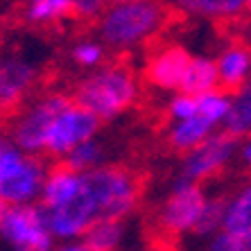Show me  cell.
Listing matches in <instances>:
<instances>
[{
    "label": "cell",
    "mask_w": 251,
    "mask_h": 251,
    "mask_svg": "<svg viewBox=\"0 0 251 251\" xmlns=\"http://www.w3.org/2000/svg\"><path fill=\"white\" fill-rule=\"evenodd\" d=\"M156 251H176V249H172V247H161V249H156Z\"/></svg>",
    "instance_id": "cell-29"
},
{
    "label": "cell",
    "mask_w": 251,
    "mask_h": 251,
    "mask_svg": "<svg viewBox=\"0 0 251 251\" xmlns=\"http://www.w3.org/2000/svg\"><path fill=\"white\" fill-rule=\"evenodd\" d=\"M100 131V120L84 109L75 98H68L52 116L43 138V154L52 158H66L77 145L95 138Z\"/></svg>",
    "instance_id": "cell-6"
},
{
    "label": "cell",
    "mask_w": 251,
    "mask_h": 251,
    "mask_svg": "<svg viewBox=\"0 0 251 251\" xmlns=\"http://www.w3.org/2000/svg\"><path fill=\"white\" fill-rule=\"evenodd\" d=\"M213 61L217 68L220 88L235 91V88L245 86L247 82H251V48L245 43L233 41L222 46Z\"/></svg>",
    "instance_id": "cell-13"
},
{
    "label": "cell",
    "mask_w": 251,
    "mask_h": 251,
    "mask_svg": "<svg viewBox=\"0 0 251 251\" xmlns=\"http://www.w3.org/2000/svg\"><path fill=\"white\" fill-rule=\"evenodd\" d=\"M123 235L125 228L120 220H98L86 228L82 242L88 251H118Z\"/></svg>",
    "instance_id": "cell-19"
},
{
    "label": "cell",
    "mask_w": 251,
    "mask_h": 251,
    "mask_svg": "<svg viewBox=\"0 0 251 251\" xmlns=\"http://www.w3.org/2000/svg\"><path fill=\"white\" fill-rule=\"evenodd\" d=\"M193 54L181 43H163L154 48L145 61V79L150 86L163 93H181Z\"/></svg>",
    "instance_id": "cell-12"
},
{
    "label": "cell",
    "mask_w": 251,
    "mask_h": 251,
    "mask_svg": "<svg viewBox=\"0 0 251 251\" xmlns=\"http://www.w3.org/2000/svg\"><path fill=\"white\" fill-rule=\"evenodd\" d=\"M2 143H5V138H0V150H2Z\"/></svg>",
    "instance_id": "cell-30"
},
{
    "label": "cell",
    "mask_w": 251,
    "mask_h": 251,
    "mask_svg": "<svg viewBox=\"0 0 251 251\" xmlns=\"http://www.w3.org/2000/svg\"><path fill=\"white\" fill-rule=\"evenodd\" d=\"M106 54H109V50H106V46L100 41L98 36H82L68 50L70 64L75 68L84 70V73H91V70L104 66Z\"/></svg>",
    "instance_id": "cell-20"
},
{
    "label": "cell",
    "mask_w": 251,
    "mask_h": 251,
    "mask_svg": "<svg viewBox=\"0 0 251 251\" xmlns=\"http://www.w3.org/2000/svg\"><path fill=\"white\" fill-rule=\"evenodd\" d=\"M168 18V7L161 0L109 2L106 12L95 21L98 39L111 52H136L156 41L158 34H163Z\"/></svg>",
    "instance_id": "cell-1"
},
{
    "label": "cell",
    "mask_w": 251,
    "mask_h": 251,
    "mask_svg": "<svg viewBox=\"0 0 251 251\" xmlns=\"http://www.w3.org/2000/svg\"><path fill=\"white\" fill-rule=\"evenodd\" d=\"M86 186L98 206L100 220H120L131 215L140 201V179L120 165H100L84 172Z\"/></svg>",
    "instance_id": "cell-4"
},
{
    "label": "cell",
    "mask_w": 251,
    "mask_h": 251,
    "mask_svg": "<svg viewBox=\"0 0 251 251\" xmlns=\"http://www.w3.org/2000/svg\"><path fill=\"white\" fill-rule=\"evenodd\" d=\"M168 145L175 152H190L224 127L228 113V95L222 88L208 93H175L165 104Z\"/></svg>",
    "instance_id": "cell-2"
},
{
    "label": "cell",
    "mask_w": 251,
    "mask_h": 251,
    "mask_svg": "<svg viewBox=\"0 0 251 251\" xmlns=\"http://www.w3.org/2000/svg\"><path fill=\"white\" fill-rule=\"evenodd\" d=\"M140 77L125 61H106L84 73L75 86V100L93 113L100 123L116 120L131 111L140 100Z\"/></svg>",
    "instance_id": "cell-3"
},
{
    "label": "cell",
    "mask_w": 251,
    "mask_h": 251,
    "mask_svg": "<svg viewBox=\"0 0 251 251\" xmlns=\"http://www.w3.org/2000/svg\"><path fill=\"white\" fill-rule=\"evenodd\" d=\"M235 161H238V163L242 165L245 170H249V172H251V138H247V140H242V143H238Z\"/></svg>",
    "instance_id": "cell-25"
},
{
    "label": "cell",
    "mask_w": 251,
    "mask_h": 251,
    "mask_svg": "<svg viewBox=\"0 0 251 251\" xmlns=\"http://www.w3.org/2000/svg\"><path fill=\"white\" fill-rule=\"evenodd\" d=\"M238 138L226 131H217L206 138L201 145L183 154L181 158V176L195 183H204L215 179L235 161Z\"/></svg>",
    "instance_id": "cell-11"
},
{
    "label": "cell",
    "mask_w": 251,
    "mask_h": 251,
    "mask_svg": "<svg viewBox=\"0 0 251 251\" xmlns=\"http://www.w3.org/2000/svg\"><path fill=\"white\" fill-rule=\"evenodd\" d=\"M245 12L251 14V0H245Z\"/></svg>",
    "instance_id": "cell-28"
},
{
    "label": "cell",
    "mask_w": 251,
    "mask_h": 251,
    "mask_svg": "<svg viewBox=\"0 0 251 251\" xmlns=\"http://www.w3.org/2000/svg\"><path fill=\"white\" fill-rule=\"evenodd\" d=\"M70 95L59 93V91H48L32 98L25 106H21L12 123V143L21 147L23 152L41 156L43 154V138L46 129L52 120V116L59 111Z\"/></svg>",
    "instance_id": "cell-8"
},
{
    "label": "cell",
    "mask_w": 251,
    "mask_h": 251,
    "mask_svg": "<svg viewBox=\"0 0 251 251\" xmlns=\"http://www.w3.org/2000/svg\"><path fill=\"white\" fill-rule=\"evenodd\" d=\"M46 175L48 170L41 158L23 152L5 138L0 150V197L7 206L32 204L41 197Z\"/></svg>",
    "instance_id": "cell-5"
},
{
    "label": "cell",
    "mask_w": 251,
    "mask_h": 251,
    "mask_svg": "<svg viewBox=\"0 0 251 251\" xmlns=\"http://www.w3.org/2000/svg\"><path fill=\"white\" fill-rule=\"evenodd\" d=\"M111 2H125V0H111Z\"/></svg>",
    "instance_id": "cell-32"
},
{
    "label": "cell",
    "mask_w": 251,
    "mask_h": 251,
    "mask_svg": "<svg viewBox=\"0 0 251 251\" xmlns=\"http://www.w3.org/2000/svg\"><path fill=\"white\" fill-rule=\"evenodd\" d=\"M217 88H220V79H217L215 61L210 57H193L190 66H188L186 79H183L181 93L199 95L208 93V91H217Z\"/></svg>",
    "instance_id": "cell-18"
},
{
    "label": "cell",
    "mask_w": 251,
    "mask_h": 251,
    "mask_svg": "<svg viewBox=\"0 0 251 251\" xmlns=\"http://www.w3.org/2000/svg\"><path fill=\"white\" fill-rule=\"evenodd\" d=\"M23 18L34 27H52L70 16V0H25Z\"/></svg>",
    "instance_id": "cell-17"
},
{
    "label": "cell",
    "mask_w": 251,
    "mask_h": 251,
    "mask_svg": "<svg viewBox=\"0 0 251 251\" xmlns=\"http://www.w3.org/2000/svg\"><path fill=\"white\" fill-rule=\"evenodd\" d=\"M0 127H2V113H0Z\"/></svg>",
    "instance_id": "cell-31"
},
{
    "label": "cell",
    "mask_w": 251,
    "mask_h": 251,
    "mask_svg": "<svg viewBox=\"0 0 251 251\" xmlns=\"http://www.w3.org/2000/svg\"><path fill=\"white\" fill-rule=\"evenodd\" d=\"M5 210H7V204L2 201V197H0V222H2V215H5Z\"/></svg>",
    "instance_id": "cell-27"
},
{
    "label": "cell",
    "mask_w": 251,
    "mask_h": 251,
    "mask_svg": "<svg viewBox=\"0 0 251 251\" xmlns=\"http://www.w3.org/2000/svg\"><path fill=\"white\" fill-rule=\"evenodd\" d=\"M176 12L188 18L228 23L245 14V0H175Z\"/></svg>",
    "instance_id": "cell-14"
},
{
    "label": "cell",
    "mask_w": 251,
    "mask_h": 251,
    "mask_svg": "<svg viewBox=\"0 0 251 251\" xmlns=\"http://www.w3.org/2000/svg\"><path fill=\"white\" fill-rule=\"evenodd\" d=\"M104 161V147L98 138H91L82 145H77L68 156L64 158V165H68L75 172H91V170L100 168Z\"/></svg>",
    "instance_id": "cell-21"
},
{
    "label": "cell",
    "mask_w": 251,
    "mask_h": 251,
    "mask_svg": "<svg viewBox=\"0 0 251 251\" xmlns=\"http://www.w3.org/2000/svg\"><path fill=\"white\" fill-rule=\"evenodd\" d=\"M249 138H251V136H249Z\"/></svg>",
    "instance_id": "cell-33"
},
{
    "label": "cell",
    "mask_w": 251,
    "mask_h": 251,
    "mask_svg": "<svg viewBox=\"0 0 251 251\" xmlns=\"http://www.w3.org/2000/svg\"><path fill=\"white\" fill-rule=\"evenodd\" d=\"M208 251H251V235L247 233H231V231H220L210 238Z\"/></svg>",
    "instance_id": "cell-23"
},
{
    "label": "cell",
    "mask_w": 251,
    "mask_h": 251,
    "mask_svg": "<svg viewBox=\"0 0 251 251\" xmlns=\"http://www.w3.org/2000/svg\"><path fill=\"white\" fill-rule=\"evenodd\" d=\"M206 193L201 183H195L190 179H176L175 186L165 195L163 204L158 208V226L170 235L193 233L197 226L201 210L206 206Z\"/></svg>",
    "instance_id": "cell-10"
},
{
    "label": "cell",
    "mask_w": 251,
    "mask_h": 251,
    "mask_svg": "<svg viewBox=\"0 0 251 251\" xmlns=\"http://www.w3.org/2000/svg\"><path fill=\"white\" fill-rule=\"evenodd\" d=\"M111 0H70V16L77 21H98Z\"/></svg>",
    "instance_id": "cell-24"
},
{
    "label": "cell",
    "mask_w": 251,
    "mask_h": 251,
    "mask_svg": "<svg viewBox=\"0 0 251 251\" xmlns=\"http://www.w3.org/2000/svg\"><path fill=\"white\" fill-rule=\"evenodd\" d=\"M224 231L251 235V176L226 199Z\"/></svg>",
    "instance_id": "cell-16"
},
{
    "label": "cell",
    "mask_w": 251,
    "mask_h": 251,
    "mask_svg": "<svg viewBox=\"0 0 251 251\" xmlns=\"http://www.w3.org/2000/svg\"><path fill=\"white\" fill-rule=\"evenodd\" d=\"M224 210H226V199L208 197L193 233L201 238H213L215 233H220L224 228Z\"/></svg>",
    "instance_id": "cell-22"
},
{
    "label": "cell",
    "mask_w": 251,
    "mask_h": 251,
    "mask_svg": "<svg viewBox=\"0 0 251 251\" xmlns=\"http://www.w3.org/2000/svg\"><path fill=\"white\" fill-rule=\"evenodd\" d=\"M41 79V61L25 50L0 52V113L25 106Z\"/></svg>",
    "instance_id": "cell-7"
},
{
    "label": "cell",
    "mask_w": 251,
    "mask_h": 251,
    "mask_svg": "<svg viewBox=\"0 0 251 251\" xmlns=\"http://www.w3.org/2000/svg\"><path fill=\"white\" fill-rule=\"evenodd\" d=\"M224 131L233 138L251 136V82L235 88L228 95V113L224 120Z\"/></svg>",
    "instance_id": "cell-15"
},
{
    "label": "cell",
    "mask_w": 251,
    "mask_h": 251,
    "mask_svg": "<svg viewBox=\"0 0 251 251\" xmlns=\"http://www.w3.org/2000/svg\"><path fill=\"white\" fill-rule=\"evenodd\" d=\"M52 251H88L84 242H75V240H70V242H64V245H59L57 249Z\"/></svg>",
    "instance_id": "cell-26"
},
{
    "label": "cell",
    "mask_w": 251,
    "mask_h": 251,
    "mask_svg": "<svg viewBox=\"0 0 251 251\" xmlns=\"http://www.w3.org/2000/svg\"><path fill=\"white\" fill-rule=\"evenodd\" d=\"M0 238L14 251H52L54 235L50 233L46 213L41 206L23 204L7 206L2 222H0Z\"/></svg>",
    "instance_id": "cell-9"
}]
</instances>
